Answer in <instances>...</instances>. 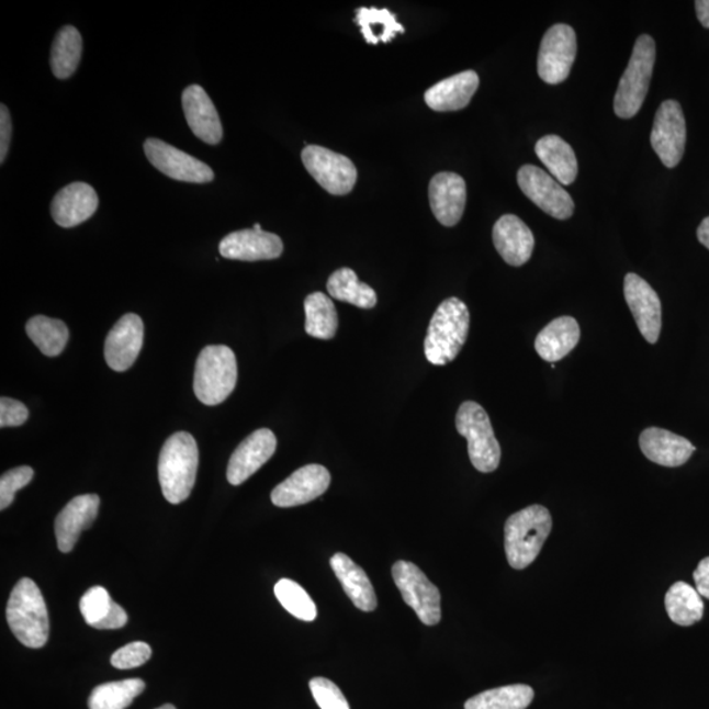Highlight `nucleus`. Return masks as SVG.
I'll return each instance as SVG.
<instances>
[{"label":"nucleus","instance_id":"nucleus-35","mask_svg":"<svg viewBox=\"0 0 709 709\" xmlns=\"http://www.w3.org/2000/svg\"><path fill=\"white\" fill-rule=\"evenodd\" d=\"M354 22L359 24L365 42L373 45L390 43L398 33L405 32L404 26L397 22L396 15H393L390 10L376 9V7L358 9Z\"/></svg>","mask_w":709,"mask_h":709},{"label":"nucleus","instance_id":"nucleus-34","mask_svg":"<svg viewBox=\"0 0 709 709\" xmlns=\"http://www.w3.org/2000/svg\"><path fill=\"white\" fill-rule=\"evenodd\" d=\"M327 292L333 299L344 301L361 310H372L378 304V294L373 288L359 282L351 269H340L333 273L327 282Z\"/></svg>","mask_w":709,"mask_h":709},{"label":"nucleus","instance_id":"nucleus-38","mask_svg":"<svg viewBox=\"0 0 709 709\" xmlns=\"http://www.w3.org/2000/svg\"><path fill=\"white\" fill-rule=\"evenodd\" d=\"M275 595L280 604L294 618L313 621L317 618V607L311 595L291 579H280L275 586Z\"/></svg>","mask_w":709,"mask_h":709},{"label":"nucleus","instance_id":"nucleus-29","mask_svg":"<svg viewBox=\"0 0 709 709\" xmlns=\"http://www.w3.org/2000/svg\"><path fill=\"white\" fill-rule=\"evenodd\" d=\"M534 153L561 185H571L577 179V157L563 138L554 135L540 138Z\"/></svg>","mask_w":709,"mask_h":709},{"label":"nucleus","instance_id":"nucleus-10","mask_svg":"<svg viewBox=\"0 0 709 709\" xmlns=\"http://www.w3.org/2000/svg\"><path fill=\"white\" fill-rule=\"evenodd\" d=\"M577 56V36L571 25L556 24L541 40L538 72L548 85L563 83Z\"/></svg>","mask_w":709,"mask_h":709},{"label":"nucleus","instance_id":"nucleus-40","mask_svg":"<svg viewBox=\"0 0 709 709\" xmlns=\"http://www.w3.org/2000/svg\"><path fill=\"white\" fill-rule=\"evenodd\" d=\"M33 476H35V472L31 466H19L3 474L0 479V508L2 510L11 506L15 494L29 485Z\"/></svg>","mask_w":709,"mask_h":709},{"label":"nucleus","instance_id":"nucleus-37","mask_svg":"<svg viewBox=\"0 0 709 709\" xmlns=\"http://www.w3.org/2000/svg\"><path fill=\"white\" fill-rule=\"evenodd\" d=\"M145 690L143 679L110 682L93 688L90 695V709H126Z\"/></svg>","mask_w":709,"mask_h":709},{"label":"nucleus","instance_id":"nucleus-45","mask_svg":"<svg viewBox=\"0 0 709 709\" xmlns=\"http://www.w3.org/2000/svg\"><path fill=\"white\" fill-rule=\"evenodd\" d=\"M695 10H697V15L701 25L709 29V0H697V2H695Z\"/></svg>","mask_w":709,"mask_h":709},{"label":"nucleus","instance_id":"nucleus-20","mask_svg":"<svg viewBox=\"0 0 709 709\" xmlns=\"http://www.w3.org/2000/svg\"><path fill=\"white\" fill-rule=\"evenodd\" d=\"M187 123L199 139L210 145H218L224 136L223 124L209 93L202 86L187 87L182 95Z\"/></svg>","mask_w":709,"mask_h":709},{"label":"nucleus","instance_id":"nucleus-28","mask_svg":"<svg viewBox=\"0 0 709 709\" xmlns=\"http://www.w3.org/2000/svg\"><path fill=\"white\" fill-rule=\"evenodd\" d=\"M79 608L86 623L95 630H119L128 621L124 608L102 586L91 587L80 599Z\"/></svg>","mask_w":709,"mask_h":709},{"label":"nucleus","instance_id":"nucleus-7","mask_svg":"<svg viewBox=\"0 0 709 709\" xmlns=\"http://www.w3.org/2000/svg\"><path fill=\"white\" fill-rule=\"evenodd\" d=\"M457 428L468 440V454L479 472L492 473L500 463V446L483 406L466 401L459 407Z\"/></svg>","mask_w":709,"mask_h":709},{"label":"nucleus","instance_id":"nucleus-5","mask_svg":"<svg viewBox=\"0 0 709 709\" xmlns=\"http://www.w3.org/2000/svg\"><path fill=\"white\" fill-rule=\"evenodd\" d=\"M238 365L236 354L227 346H206L200 352L193 392L200 403L206 406L223 404L236 390Z\"/></svg>","mask_w":709,"mask_h":709},{"label":"nucleus","instance_id":"nucleus-2","mask_svg":"<svg viewBox=\"0 0 709 709\" xmlns=\"http://www.w3.org/2000/svg\"><path fill=\"white\" fill-rule=\"evenodd\" d=\"M471 314L463 301L451 297L434 313L425 339L426 359L446 365L457 359L470 334Z\"/></svg>","mask_w":709,"mask_h":709},{"label":"nucleus","instance_id":"nucleus-1","mask_svg":"<svg viewBox=\"0 0 709 709\" xmlns=\"http://www.w3.org/2000/svg\"><path fill=\"white\" fill-rule=\"evenodd\" d=\"M199 448L191 434L171 435L159 454L158 476L164 496L172 505L182 504L191 496L196 483Z\"/></svg>","mask_w":709,"mask_h":709},{"label":"nucleus","instance_id":"nucleus-24","mask_svg":"<svg viewBox=\"0 0 709 709\" xmlns=\"http://www.w3.org/2000/svg\"><path fill=\"white\" fill-rule=\"evenodd\" d=\"M639 443L646 459L668 468L686 464L697 450L690 440L659 427H649L642 431Z\"/></svg>","mask_w":709,"mask_h":709},{"label":"nucleus","instance_id":"nucleus-47","mask_svg":"<svg viewBox=\"0 0 709 709\" xmlns=\"http://www.w3.org/2000/svg\"><path fill=\"white\" fill-rule=\"evenodd\" d=\"M157 709H177V708H176V707H173L172 705H165V706L159 707V708H157Z\"/></svg>","mask_w":709,"mask_h":709},{"label":"nucleus","instance_id":"nucleus-44","mask_svg":"<svg viewBox=\"0 0 709 709\" xmlns=\"http://www.w3.org/2000/svg\"><path fill=\"white\" fill-rule=\"evenodd\" d=\"M694 581L701 597L709 599V558L700 561L694 572Z\"/></svg>","mask_w":709,"mask_h":709},{"label":"nucleus","instance_id":"nucleus-43","mask_svg":"<svg viewBox=\"0 0 709 709\" xmlns=\"http://www.w3.org/2000/svg\"><path fill=\"white\" fill-rule=\"evenodd\" d=\"M0 110V162L4 164L11 145L12 123L9 109L2 104Z\"/></svg>","mask_w":709,"mask_h":709},{"label":"nucleus","instance_id":"nucleus-13","mask_svg":"<svg viewBox=\"0 0 709 709\" xmlns=\"http://www.w3.org/2000/svg\"><path fill=\"white\" fill-rule=\"evenodd\" d=\"M144 150L157 170L180 182L200 184L210 183L214 179V172L209 165L162 139H146Z\"/></svg>","mask_w":709,"mask_h":709},{"label":"nucleus","instance_id":"nucleus-14","mask_svg":"<svg viewBox=\"0 0 709 709\" xmlns=\"http://www.w3.org/2000/svg\"><path fill=\"white\" fill-rule=\"evenodd\" d=\"M624 296L642 337L648 344H657L662 329V305L657 292L637 273H628Z\"/></svg>","mask_w":709,"mask_h":709},{"label":"nucleus","instance_id":"nucleus-4","mask_svg":"<svg viewBox=\"0 0 709 709\" xmlns=\"http://www.w3.org/2000/svg\"><path fill=\"white\" fill-rule=\"evenodd\" d=\"M7 621L23 645L40 649L49 638V615L38 586L30 578L18 582L7 605Z\"/></svg>","mask_w":709,"mask_h":709},{"label":"nucleus","instance_id":"nucleus-33","mask_svg":"<svg viewBox=\"0 0 709 709\" xmlns=\"http://www.w3.org/2000/svg\"><path fill=\"white\" fill-rule=\"evenodd\" d=\"M25 331L37 349L49 358L61 354L70 337L68 326L61 319L45 316L31 318L25 325Z\"/></svg>","mask_w":709,"mask_h":709},{"label":"nucleus","instance_id":"nucleus-31","mask_svg":"<svg viewBox=\"0 0 709 709\" xmlns=\"http://www.w3.org/2000/svg\"><path fill=\"white\" fill-rule=\"evenodd\" d=\"M305 330L307 336L329 340L338 330V313L330 297L314 292L305 299Z\"/></svg>","mask_w":709,"mask_h":709},{"label":"nucleus","instance_id":"nucleus-12","mask_svg":"<svg viewBox=\"0 0 709 709\" xmlns=\"http://www.w3.org/2000/svg\"><path fill=\"white\" fill-rule=\"evenodd\" d=\"M686 120L675 100H666L655 113L651 144L661 162L668 169L678 166L686 147Z\"/></svg>","mask_w":709,"mask_h":709},{"label":"nucleus","instance_id":"nucleus-18","mask_svg":"<svg viewBox=\"0 0 709 709\" xmlns=\"http://www.w3.org/2000/svg\"><path fill=\"white\" fill-rule=\"evenodd\" d=\"M218 250L226 259L258 262L278 259L283 254L284 245L277 234L245 229L227 234L221 240Z\"/></svg>","mask_w":709,"mask_h":709},{"label":"nucleus","instance_id":"nucleus-16","mask_svg":"<svg viewBox=\"0 0 709 709\" xmlns=\"http://www.w3.org/2000/svg\"><path fill=\"white\" fill-rule=\"evenodd\" d=\"M277 446L275 434L269 428L254 431L233 452L227 465V481L234 486L244 484L273 457Z\"/></svg>","mask_w":709,"mask_h":709},{"label":"nucleus","instance_id":"nucleus-8","mask_svg":"<svg viewBox=\"0 0 709 709\" xmlns=\"http://www.w3.org/2000/svg\"><path fill=\"white\" fill-rule=\"evenodd\" d=\"M392 574L405 604L416 611L419 620L426 626L439 624L440 593L427 575L409 561H397Z\"/></svg>","mask_w":709,"mask_h":709},{"label":"nucleus","instance_id":"nucleus-17","mask_svg":"<svg viewBox=\"0 0 709 709\" xmlns=\"http://www.w3.org/2000/svg\"><path fill=\"white\" fill-rule=\"evenodd\" d=\"M144 346V323L135 313L125 314L105 339L104 358L111 370L124 372L135 364Z\"/></svg>","mask_w":709,"mask_h":709},{"label":"nucleus","instance_id":"nucleus-3","mask_svg":"<svg viewBox=\"0 0 709 709\" xmlns=\"http://www.w3.org/2000/svg\"><path fill=\"white\" fill-rule=\"evenodd\" d=\"M552 531V517L544 506L532 505L511 515L505 525V551L508 564L521 571L538 559Z\"/></svg>","mask_w":709,"mask_h":709},{"label":"nucleus","instance_id":"nucleus-23","mask_svg":"<svg viewBox=\"0 0 709 709\" xmlns=\"http://www.w3.org/2000/svg\"><path fill=\"white\" fill-rule=\"evenodd\" d=\"M98 206L97 191L90 184L76 182L57 192L50 205V213L57 225L74 227L90 220Z\"/></svg>","mask_w":709,"mask_h":709},{"label":"nucleus","instance_id":"nucleus-21","mask_svg":"<svg viewBox=\"0 0 709 709\" xmlns=\"http://www.w3.org/2000/svg\"><path fill=\"white\" fill-rule=\"evenodd\" d=\"M100 498L97 494H85L69 502L56 518V538L59 551L69 553L76 547L80 533L95 521Z\"/></svg>","mask_w":709,"mask_h":709},{"label":"nucleus","instance_id":"nucleus-9","mask_svg":"<svg viewBox=\"0 0 709 709\" xmlns=\"http://www.w3.org/2000/svg\"><path fill=\"white\" fill-rule=\"evenodd\" d=\"M301 158L307 172L331 195L344 196L353 190L358 171L350 158L318 145H307Z\"/></svg>","mask_w":709,"mask_h":709},{"label":"nucleus","instance_id":"nucleus-22","mask_svg":"<svg viewBox=\"0 0 709 709\" xmlns=\"http://www.w3.org/2000/svg\"><path fill=\"white\" fill-rule=\"evenodd\" d=\"M493 243L507 265L520 267L532 256L534 237L518 216L505 214L493 227Z\"/></svg>","mask_w":709,"mask_h":709},{"label":"nucleus","instance_id":"nucleus-48","mask_svg":"<svg viewBox=\"0 0 709 709\" xmlns=\"http://www.w3.org/2000/svg\"><path fill=\"white\" fill-rule=\"evenodd\" d=\"M254 229H256V230H262V226H260L259 224H256V225H254Z\"/></svg>","mask_w":709,"mask_h":709},{"label":"nucleus","instance_id":"nucleus-15","mask_svg":"<svg viewBox=\"0 0 709 709\" xmlns=\"http://www.w3.org/2000/svg\"><path fill=\"white\" fill-rule=\"evenodd\" d=\"M331 476L325 466L311 464L300 468L271 494L278 507H296L317 499L329 489Z\"/></svg>","mask_w":709,"mask_h":709},{"label":"nucleus","instance_id":"nucleus-19","mask_svg":"<svg viewBox=\"0 0 709 709\" xmlns=\"http://www.w3.org/2000/svg\"><path fill=\"white\" fill-rule=\"evenodd\" d=\"M428 198L435 218L451 227L463 217L466 204L465 180L454 172H439L431 179Z\"/></svg>","mask_w":709,"mask_h":709},{"label":"nucleus","instance_id":"nucleus-27","mask_svg":"<svg viewBox=\"0 0 709 709\" xmlns=\"http://www.w3.org/2000/svg\"><path fill=\"white\" fill-rule=\"evenodd\" d=\"M579 338L581 330L577 320L573 317H560L553 319L539 333L537 340H534V349L541 359L556 363L575 349Z\"/></svg>","mask_w":709,"mask_h":709},{"label":"nucleus","instance_id":"nucleus-36","mask_svg":"<svg viewBox=\"0 0 709 709\" xmlns=\"http://www.w3.org/2000/svg\"><path fill=\"white\" fill-rule=\"evenodd\" d=\"M533 697L530 686H504L476 695L466 701L465 709H526L532 704Z\"/></svg>","mask_w":709,"mask_h":709},{"label":"nucleus","instance_id":"nucleus-25","mask_svg":"<svg viewBox=\"0 0 709 709\" xmlns=\"http://www.w3.org/2000/svg\"><path fill=\"white\" fill-rule=\"evenodd\" d=\"M479 86L480 78L476 71H463L428 89L425 93V102L437 112L460 111L471 103Z\"/></svg>","mask_w":709,"mask_h":709},{"label":"nucleus","instance_id":"nucleus-11","mask_svg":"<svg viewBox=\"0 0 709 709\" xmlns=\"http://www.w3.org/2000/svg\"><path fill=\"white\" fill-rule=\"evenodd\" d=\"M518 184L521 192L551 217L567 220L573 216L572 196L551 173L537 166L526 165L518 172Z\"/></svg>","mask_w":709,"mask_h":709},{"label":"nucleus","instance_id":"nucleus-32","mask_svg":"<svg viewBox=\"0 0 709 709\" xmlns=\"http://www.w3.org/2000/svg\"><path fill=\"white\" fill-rule=\"evenodd\" d=\"M83 42L76 26L66 25L57 33L52 45L50 66L58 79H68L76 72L82 57Z\"/></svg>","mask_w":709,"mask_h":709},{"label":"nucleus","instance_id":"nucleus-26","mask_svg":"<svg viewBox=\"0 0 709 709\" xmlns=\"http://www.w3.org/2000/svg\"><path fill=\"white\" fill-rule=\"evenodd\" d=\"M330 565L337 578L344 586V590L352 604L364 612L376 610V593L368 575L358 564L346 556L345 553H336L330 560Z\"/></svg>","mask_w":709,"mask_h":709},{"label":"nucleus","instance_id":"nucleus-30","mask_svg":"<svg viewBox=\"0 0 709 709\" xmlns=\"http://www.w3.org/2000/svg\"><path fill=\"white\" fill-rule=\"evenodd\" d=\"M665 607L668 618L675 624L682 627L698 623L705 615V604L701 595L697 588L686 584V582H677V584L668 588Z\"/></svg>","mask_w":709,"mask_h":709},{"label":"nucleus","instance_id":"nucleus-42","mask_svg":"<svg viewBox=\"0 0 709 709\" xmlns=\"http://www.w3.org/2000/svg\"><path fill=\"white\" fill-rule=\"evenodd\" d=\"M30 412L18 399L2 397L0 399V427H18L29 420Z\"/></svg>","mask_w":709,"mask_h":709},{"label":"nucleus","instance_id":"nucleus-46","mask_svg":"<svg viewBox=\"0 0 709 709\" xmlns=\"http://www.w3.org/2000/svg\"><path fill=\"white\" fill-rule=\"evenodd\" d=\"M698 239L699 243L709 250V217L701 221V224L698 227Z\"/></svg>","mask_w":709,"mask_h":709},{"label":"nucleus","instance_id":"nucleus-6","mask_svg":"<svg viewBox=\"0 0 709 709\" xmlns=\"http://www.w3.org/2000/svg\"><path fill=\"white\" fill-rule=\"evenodd\" d=\"M655 64V43L642 35L633 46L630 64L615 93L614 110L620 119L637 116L648 95Z\"/></svg>","mask_w":709,"mask_h":709},{"label":"nucleus","instance_id":"nucleus-39","mask_svg":"<svg viewBox=\"0 0 709 709\" xmlns=\"http://www.w3.org/2000/svg\"><path fill=\"white\" fill-rule=\"evenodd\" d=\"M310 687L320 709H350L349 701L334 682L323 677L313 678Z\"/></svg>","mask_w":709,"mask_h":709},{"label":"nucleus","instance_id":"nucleus-41","mask_svg":"<svg viewBox=\"0 0 709 709\" xmlns=\"http://www.w3.org/2000/svg\"><path fill=\"white\" fill-rule=\"evenodd\" d=\"M151 648L146 642L136 641L131 644L120 648L119 651L113 653L111 664L113 667L128 671L143 666L151 657Z\"/></svg>","mask_w":709,"mask_h":709}]
</instances>
